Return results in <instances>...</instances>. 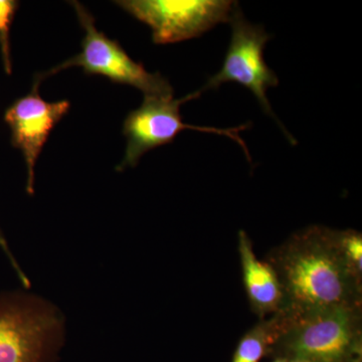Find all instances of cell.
<instances>
[{
	"label": "cell",
	"instance_id": "6da1fadb",
	"mask_svg": "<svg viewBox=\"0 0 362 362\" xmlns=\"http://www.w3.org/2000/svg\"><path fill=\"white\" fill-rule=\"evenodd\" d=\"M282 290L280 312H308L362 304V277L352 270L341 244V230L311 226L295 233L268 255Z\"/></svg>",
	"mask_w": 362,
	"mask_h": 362
},
{
	"label": "cell",
	"instance_id": "7a4b0ae2",
	"mask_svg": "<svg viewBox=\"0 0 362 362\" xmlns=\"http://www.w3.org/2000/svg\"><path fill=\"white\" fill-rule=\"evenodd\" d=\"M280 316L268 354L311 362H361L362 304L341 305L301 315Z\"/></svg>",
	"mask_w": 362,
	"mask_h": 362
},
{
	"label": "cell",
	"instance_id": "3957f363",
	"mask_svg": "<svg viewBox=\"0 0 362 362\" xmlns=\"http://www.w3.org/2000/svg\"><path fill=\"white\" fill-rule=\"evenodd\" d=\"M78 21L85 30L82 52L40 77H49L62 70L81 66L86 75H100L117 84L141 90L145 97L173 98V89L165 78L146 71L136 63L115 40L109 39L95 26V20L80 2L71 1Z\"/></svg>",
	"mask_w": 362,
	"mask_h": 362
},
{
	"label": "cell",
	"instance_id": "277c9868",
	"mask_svg": "<svg viewBox=\"0 0 362 362\" xmlns=\"http://www.w3.org/2000/svg\"><path fill=\"white\" fill-rule=\"evenodd\" d=\"M201 94V90H197L177 100L173 98L145 97L141 106L131 111L124 121L123 135L127 139V146L123 161L119 164L117 170L122 171L127 166L134 168L146 152L162 145L173 143L176 136L185 129L226 136L242 147L247 160L251 161L246 142L240 136L243 130L250 127L249 124H244L239 127L221 129L183 122L180 111L181 105L197 99Z\"/></svg>",
	"mask_w": 362,
	"mask_h": 362
},
{
	"label": "cell",
	"instance_id": "5b68a950",
	"mask_svg": "<svg viewBox=\"0 0 362 362\" xmlns=\"http://www.w3.org/2000/svg\"><path fill=\"white\" fill-rule=\"evenodd\" d=\"M116 4L151 28L156 45L201 37L214 26L228 23L238 6L228 0H123Z\"/></svg>",
	"mask_w": 362,
	"mask_h": 362
},
{
	"label": "cell",
	"instance_id": "8992f818",
	"mask_svg": "<svg viewBox=\"0 0 362 362\" xmlns=\"http://www.w3.org/2000/svg\"><path fill=\"white\" fill-rule=\"evenodd\" d=\"M228 23L232 26V37L223 66L199 90L202 93L226 83H238L251 90L264 112L275 118L267 90L277 87L279 78L264 59V49L270 35L262 26L249 23L239 6H235Z\"/></svg>",
	"mask_w": 362,
	"mask_h": 362
},
{
	"label": "cell",
	"instance_id": "52a82bcc",
	"mask_svg": "<svg viewBox=\"0 0 362 362\" xmlns=\"http://www.w3.org/2000/svg\"><path fill=\"white\" fill-rule=\"evenodd\" d=\"M42 81L35 78L30 94L16 100L7 108L4 121L11 131V144L20 149L28 169L26 192L35 194V168L47 138L57 124L70 111L68 100L47 102L40 96Z\"/></svg>",
	"mask_w": 362,
	"mask_h": 362
},
{
	"label": "cell",
	"instance_id": "ba28073f",
	"mask_svg": "<svg viewBox=\"0 0 362 362\" xmlns=\"http://www.w3.org/2000/svg\"><path fill=\"white\" fill-rule=\"evenodd\" d=\"M58 326L42 307L0 301V362H42Z\"/></svg>",
	"mask_w": 362,
	"mask_h": 362
},
{
	"label": "cell",
	"instance_id": "9c48e42d",
	"mask_svg": "<svg viewBox=\"0 0 362 362\" xmlns=\"http://www.w3.org/2000/svg\"><path fill=\"white\" fill-rule=\"evenodd\" d=\"M239 252L243 278L252 310L259 320L277 314L282 306V290L270 264L259 261L255 255L249 235L239 233Z\"/></svg>",
	"mask_w": 362,
	"mask_h": 362
},
{
	"label": "cell",
	"instance_id": "30bf717a",
	"mask_svg": "<svg viewBox=\"0 0 362 362\" xmlns=\"http://www.w3.org/2000/svg\"><path fill=\"white\" fill-rule=\"evenodd\" d=\"M279 314L262 319L240 340L232 362H259L277 337Z\"/></svg>",
	"mask_w": 362,
	"mask_h": 362
},
{
	"label": "cell",
	"instance_id": "8fae6325",
	"mask_svg": "<svg viewBox=\"0 0 362 362\" xmlns=\"http://www.w3.org/2000/svg\"><path fill=\"white\" fill-rule=\"evenodd\" d=\"M18 7L20 2L16 0H0V49L7 75H11L13 71L9 33Z\"/></svg>",
	"mask_w": 362,
	"mask_h": 362
},
{
	"label": "cell",
	"instance_id": "7c38bea8",
	"mask_svg": "<svg viewBox=\"0 0 362 362\" xmlns=\"http://www.w3.org/2000/svg\"><path fill=\"white\" fill-rule=\"evenodd\" d=\"M341 244L352 270L362 277V235L354 230H341Z\"/></svg>",
	"mask_w": 362,
	"mask_h": 362
},
{
	"label": "cell",
	"instance_id": "4fadbf2b",
	"mask_svg": "<svg viewBox=\"0 0 362 362\" xmlns=\"http://www.w3.org/2000/svg\"><path fill=\"white\" fill-rule=\"evenodd\" d=\"M0 247H1V249L4 250V252H6L9 259H11V265H13L14 270L18 273L21 282H23V285L26 286V287H28V286H30L28 279L25 277V274H23V271L21 270L20 266L18 265V263H16V259H14L13 255H11V250H9L8 245H7L6 238H4L1 230H0Z\"/></svg>",
	"mask_w": 362,
	"mask_h": 362
},
{
	"label": "cell",
	"instance_id": "5bb4252c",
	"mask_svg": "<svg viewBox=\"0 0 362 362\" xmlns=\"http://www.w3.org/2000/svg\"><path fill=\"white\" fill-rule=\"evenodd\" d=\"M287 362H311V361H305V359H301V358H290V359H287Z\"/></svg>",
	"mask_w": 362,
	"mask_h": 362
},
{
	"label": "cell",
	"instance_id": "9a60e30c",
	"mask_svg": "<svg viewBox=\"0 0 362 362\" xmlns=\"http://www.w3.org/2000/svg\"><path fill=\"white\" fill-rule=\"evenodd\" d=\"M273 362H287V359L285 358H276Z\"/></svg>",
	"mask_w": 362,
	"mask_h": 362
}]
</instances>
